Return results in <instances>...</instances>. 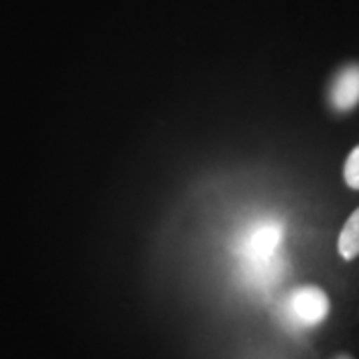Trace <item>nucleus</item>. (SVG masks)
<instances>
[{
    "mask_svg": "<svg viewBox=\"0 0 359 359\" xmlns=\"http://www.w3.org/2000/svg\"><path fill=\"white\" fill-rule=\"evenodd\" d=\"M282 244V228L273 222H262L254 226L242 240V257L256 278H266L273 269V259Z\"/></svg>",
    "mask_w": 359,
    "mask_h": 359,
    "instance_id": "nucleus-1",
    "label": "nucleus"
},
{
    "mask_svg": "<svg viewBox=\"0 0 359 359\" xmlns=\"http://www.w3.org/2000/svg\"><path fill=\"white\" fill-rule=\"evenodd\" d=\"M330 316V297L316 285L295 287L283 302V318L294 327H318Z\"/></svg>",
    "mask_w": 359,
    "mask_h": 359,
    "instance_id": "nucleus-2",
    "label": "nucleus"
},
{
    "mask_svg": "<svg viewBox=\"0 0 359 359\" xmlns=\"http://www.w3.org/2000/svg\"><path fill=\"white\" fill-rule=\"evenodd\" d=\"M327 102L335 112H351L359 104V62L341 66L327 88Z\"/></svg>",
    "mask_w": 359,
    "mask_h": 359,
    "instance_id": "nucleus-3",
    "label": "nucleus"
},
{
    "mask_svg": "<svg viewBox=\"0 0 359 359\" xmlns=\"http://www.w3.org/2000/svg\"><path fill=\"white\" fill-rule=\"evenodd\" d=\"M337 252L347 262L359 256V208L347 218L341 228L339 240H337Z\"/></svg>",
    "mask_w": 359,
    "mask_h": 359,
    "instance_id": "nucleus-4",
    "label": "nucleus"
},
{
    "mask_svg": "<svg viewBox=\"0 0 359 359\" xmlns=\"http://www.w3.org/2000/svg\"><path fill=\"white\" fill-rule=\"evenodd\" d=\"M344 180L349 188L359 190V146H355L344 164Z\"/></svg>",
    "mask_w": 359,
    "mask_h": 359,
    "instance_id": "nucleus-5",
    "label": "nucleus"
},
{
    "mask_svg": "<svg viewBox=\"0 0 359 359\" xmlns=\"http://www.w3.org/2000/svg\"><path fill=\"white\" fill-rule=\"evenodd\" d=\"M334 359H353L351 355H347V353H341V355H335Z\"/></svg>",
    "mask_w": 359,
    "mask_h": 359,
    "instance_id": "nucleus-6",
    "label": "nucleus"
}]
</instances>
